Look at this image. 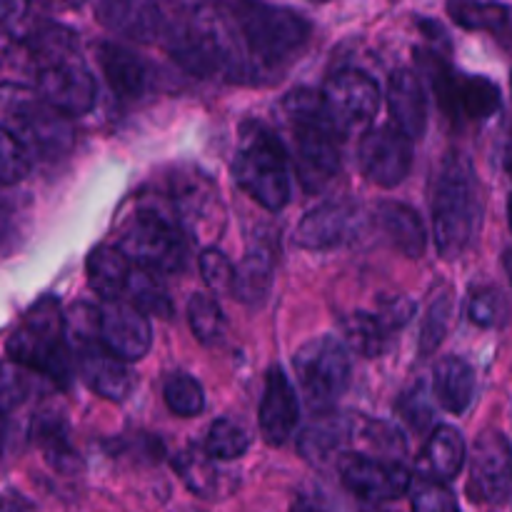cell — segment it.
I'll return each instance as SVG.
<instances>
[{"label": "cell", "instance_id": "1", "mask_svg": "<svg viewBox=\"0 0 512 512\" xmlns=\"http://www.w3.org/2000/svg\"><path fill=\"white\" fill-rule=\"evenodd\" d=\"M228 45V75L240 50L235 78L258 75L293 58L310 40L313 25L300 13L263 0H230L218 15Z\"/></svg>", "mask_w": 512, "mask_h": 512}, {"label": "cell", "instance_id": "2", "mask_svg": "<svg viewBox=\"0 0 512 512\" xmlns=\"http://www.w3.org/2000/svg\"><path fill=\"white\" fill-rule=\"evenodd\" d=\"M293 135V163L308 193H318L338 175L343 165V130L325 108L323 93L295 88L280 103Z\"/></svg>", "mask_w": 512, "mask_h": 512}, {"label": "cell", "instance_id": "3", "mask_svg": "<svg viewBox=\"0 0 512 512\" xmlns=\"http://www.w3.org/2000/svg\"><path fill=\"white\" fill-rule=\"evenodd\" d=\"M483 205L473 163L460 153L445 155L433 190V233L440 255L448 260L468 250Z\"/></svg>", "mask_w": 512, "mask_h": 512}, {"label": "cell", "instance_id": "4", "mask_svg": "<svg viewBox=\"0 0 512 512\" xmlns=\"http://www.w3.org/2000/svg\"><path fill=\"white\" fill-rule=\"evenodd\" d=\"M5 355L20 368L43 373L60 388L73 383L75 353L65 335V315L58 298H40L5 343Z\"/></svg>", "mask_w": 512, "mask_h": 512}, {"label": "cell", "instance_id": "5", "mask_svg": "<svg viewBox=\"0 0 512 512\" xmlns=\"http://www.w3.org/2000/svg\"><path fill=\"white\" fill-rule=\"evenodd\" d=\"M233 178L243 193L270 213H278L290 203V160L275 130L258 120L240 125Z\"/></svg>", "mask_w": 512, "mask_h": 512}, {"label": "cell", "instance_id": "6", "mask_svg": "<svg viewBox=\"0 0 512 512\" xmlns=\"http://www.w3.org/2000/svg\"><path fill=\"white\" fill-rule=\"evenodd\" d=\"M118 248L153 273H178L188 263V233L170 198H145L120 233Z\"/></svg>", "mask_w": 512, "mask_h": 512}, {"label": "cell", "instance_id": "7", "mask_svg": "<svg viewBox=\"0 0 512 512\" xmlns=\"http://www.w3.org/2000/svg\"><path fill=\"white\" fill-rule=\"evenodd\" d=\"M3 95V130L13 135L30 155L53 160L73 148L75 130L68 115L20 85L13 88L5 83Z\"/></svg>", "mask_w": 512, "mask_h": 512}, {"label": "cell", "instance_id": "8", "mask_svg": "<svg viewBox=\"0 0 512 512\" xmlns=\"http://www.w3.org/2000/svg\"><path fill=\"white\" fill-rule=\"evenodd\" d=\"M420 73L433 85L438 103L453 120H488L500 110V90L485 75H458L440 55L418 50Z\"/></svg>", "mask_w": 512, "mask_h": 512}, {"label": "cell", "instance_id": "9", "mask_svg": "<svg viewBox=\"0 0 512 512\" xmlns=\"http://www.w3.org/2000/svg\"><path fill=\"white\" fill-rule=\"evenodd\" d=\"M300 390L315 410H328L348 390L353 363L350 348L338 338H315L305 343L293 358Z\"/></svg>", "mask_w": 512, "mask_h": 512}, {"label": "cell", "instance_id": "10", "mask_svg": "<svg viewBox=\"0 0 512 512\" xmlns=\"http://www.w3.org/2000/svg\"><path fill=\"white\" fill-rule=\"evenodd\" d=\"M173 208L183 223L185 233L193 238H213L223 230L225 210L218 188L205 173L193 168L180 170L173 178Z\"/></svg>", "mask_w": 512, "mask_h": 512}, {"label": "cell", "instance_id": "11", "mask_svg": "<svg viewBox=\"0 0 512 512\" xmlns=\"http://www.w3.org/2000/svg\"><path fill=\"white\" fill-rule=\"evenodd\" d=\"M512 490V445L498 430L478 435L470 455L468 495L473 503L500 505Z\"/></svg>", "mask_w": 512, "mask_h": 512}, {"label": "cell", "instance_id": "12", "mask_svg": "<svg viewBox=\"0 0 512 512\" xmlns=\"http://www.w3.org/2000/svg\"><path fill=\"white\" fill-rule=\"evenodd\" d=\"M35 90L40 98L55 110L65 113L68 118H80V115L90 113L95 105V78L80 55H70V58L55 60V63L43 65L35 70Z\"/></svg>", "mask_w": 512, "mask_h": 512}, {"label": "cell", "instance_id": "13", "mask_svg": "<svg viewBox=\"0 0 512 512\" xmlns=\"http://www.w3.org/2000/svg\"><path fill=\"white\" fill-rule=\"evenodd\" d=\"M320 93H323L325 108L343 133L368 125L380 108L378 83L363 70H338L325 80Z\"/></svg>", "mask_w": 512, "mask_h": 512}, {"label": "cell", "instance_id": "14", "mask_svg": "<svg viewBox=\"0 0 512 512\" xmlns=\"http://www.w3.org/2000/svg\"><path fill=\"white\" fill-rule=\"evenodd\" d=\"M358 165L370 183L395 188L413 168V140L395 125L368 130L358 145Z\"/></svg>", "mask_w": 512, "mask_h": 512}, {"label": "cell", "instance_id": "15", "mask_svg": "<svg viewBox=\"0 0 512 512\" xmlns=\"http://www.w3.org/2000/svg\"><path fill=\"white\" fill-rule=\"evenodd\" d=\"M340 480L355 498L365 503H385L410 490V470L393 460L368 458V455H345L340 458Z\"/></svg>", "mask_w": 512, "mask_h": 512}, {"label": "cell", "instance_id": "16", "mask_svg": "<svg viewBox=\"0 0 512 512\" xmlns=\"http://www.w3.org/2000/svg\"><path fill=\"white\" fill-rule=\"evenodd\" d=\"M100 340L125 363L145 358L153 345L148 315L130 300H105L100 305Z\"/></svg>", "mask_w": 512, "mask_h": 512}, {"label": "cell", "instance_id": "17", "mask_svg": "<svg viewBox=\"0 0 512 512\" xmlns=\"http://www.w3.org/2000/svg\"><path fill=\"white\" fill-rule=\"evenodd\" d=\"M75 365L83 375L85 385L95 395L113 403H123L133 390V375L125 368V360H120L113 350L105 348L103 340H90V343L73 348Z\"/></svg>", "mask_w": 512, "mask_h": 512}, {"label": "cell", "instance_id": "18", "mask_svg": "<svg viewBox=\"0 0 512 512\" xmlns=\"http://www.w3.org/2000/svg\"><path fill=\"white\" fill-rule=\"evenodd\" d=\"M300 420L298 395L283 368L273 365L265 373L263 398L258 405V423L270 445H283L295 433Z\"/></svg>", "mask_w": 512, "mask_h": 512}, {"label": "cell", "instance_id": "19", "mask_svg": "<svg viewBox=\"0 0 512 512\" xmlns=\"http://www.w3.org/2000/svg\"><path fill=\"white\" fill-rule=\"evenodd\" d=\"M360 223L358 205L350 200H330L318 205L300 220L295 243L305 250H328L345 243Z\"/></svg>", "mask_w": 512, "mask_h": 512}, {"label": "cell", "instance_id": "20", "mask_svg": "<svg viewBox=\"0 0 512 512\" xmlns=\"http://www.w3.org/2000/svg\"><path fill=\"white\" fill-rule=\"evenodd\" d=\"M95 18L110 33L135 43H153L165 30L163 10L155 0H100Z\"/></svg>", "mask_w": 512, "mask_h": 512}, {"label": "cell", "instance_id": "21", "mask_svg": "<svg viewBox=\"0 0 512 512\" xmlns=\"http://www.w3.org/2000/svg\"><path fill=\"white\" fill-rule=\"evenodd\" d=\"M388 110L393 125L410 140L423 138L428 128V95L423 78L408 68H400L388 80Z\"/></svg>", "mask_w": 512, "mask_h": 512}, {"label": "cell", "instance_id": "22", "mask_svg": "<svg viewBox=\"0 0 512 512\" xmlns=\"http://www.w3.org/2000/svg\"><path fill=\"white\" fill-rule=\"evenodd\" d=\"M100 68H103L105 80L113 88V93L123 100H138L143 98L148 90L150 73L148 65L133 53V50L123 48L118 43H103L98 48Z\"/></svg>", "mask_w": 512, "mask_h": 512}, {"label": "cell", "instance_id": "23", "mask_svg": "<svg viewBox=\"0 0 512 512\" xmlns=\"http://www.w3.org/2000/svg\"><path fill=\"white\" fill-rule=\"evenodd\" d=\"M85 273H88V285L95 295H100L103 300H120V295L128 293L133 265L120 248L98 245L95 250H90Z\"/></svg>", "mask_w": 512, "mask_h": 512}, {"label": "cell", "instance_id": "24", "mask_svg": "<svg viewBox=\"0 0 512 512\" xmlns=\"http://www.w3.org/2000/svg\"><path fill=\"white\" fill-rule=\"evenodd\" d=\"M350 435H353V423L345 415L325 410L305 425L298 438V450L310 463H325L335 453H340Z\"/></svg>", "mask_w": 512, "mask_h": 512}, {"label": "cell", "instance_id": "25", "mask_svg": "<svg viewBox=\"0 0 512 512\" xmlns=\"http://www.w3.org/2000/svg\"><path fill=\"white\" fill-rule=\"evenodd\" d=\"M378 213V223L383 228L385 238L393 243L395 250L405 255V258H420L425 253V225L420 215L415 213L410 205L395 203V200H383L375 208Z\"/></svg>", "mask_w": 512, "mask_h": 512}, {"label": "cell", "instance_id": "26", "mask_svg": "<svg viewBox=\"0 0 512 512\" xmlns=\"http://www.w3.org/2000/svg\"><path fill=\"white\" fill-rule=\"evenodd\" d=\"M433 390L440 408L463 415L475 398V370L463 358H443L433 370Z\"/></svg>", "mask_w": 512, "mask_h": 512}, {"label": "cell", "instance_id": "27", "mask_svg": "<svg viewBox=\"0 0 512 512\" xmlns=\"http://www.w3.org/2000/svg\"><path fill=\"white\" fill-rule=\"evenodd\" d=\"M33 443L40 448L45 463L58 470V473L75 475L83 470V458H80L78 450L70 443L68 428H65V423L60 418L43 415V418L35 420Z\"/></svg>", "mask_w": 512, "mask_h": 512}, {"label": "cell", "instance_id": "28", "mask_svg": "<svg viewBox=\"0 0 512 512\" xmlns=\"http://www.w3.org/2000/svg\"><path fill=\"white\" fill-rule=\"evenodd\" d=\"M465 463V440L450 425H440L435 433L430 435L428 448L423 453V468L430 475V480H453L460 473Z\"/></svg>", "mask_w": 512, "mask_h": 512}, {"label": "cell", "instance_id": "29", "mask_svg": "<svg viewBox=\"0 0 512 512\" xmlns=\"http://www.w3.org/2000/svg\"><path fill=\"white\" fill-rule=\"evenodd\" d=\"M273 273H275V253L273 250H250L243 258L240 268L235 270L233 295L240 303L258 305L268 298L270 288H273Z\"/></svg>", "mask_w": 512, "mask_h": 512}, {"label": "cell", "instance_id": "30", "mask_svg": "<svg viewBox=\"0 0 512 512\" xmlns=\"http://www.w3.org/2000/svg\"><path fill=\"white\" fill-rule=\"evenodd\" d=\"M448 15L460 28L490 30V33L508 28L512 18L508 5L493 0H448Z\"/></svg>", "mask_w": 512, "mask_h": 512}, {"label": "cell", "instance_id": "31", "mask_svg": "<svg viewBox=\"0 0 512 512\" xmlns=\"http://www.w3.org/2000/svg\"><path fill=\"white\" fill-rule=\"evenodd\" d=\"M175 473L183 478V483L188 485V490H193L195 495H203L210 498L218 490V470H215V458H210L208 450L198 448V445H188L185 450H180L173 458Z\"/></svg>", "mask_w": 512, "mask_h": 512}, {"label": "cell", "instance_id": "32", "mask_svg": "<svg viewBox=\"0 0 512 512\" xmlns=\"http://www.w3.org/2000/svg\"><path fill=\"white\" fill-rule=\"evenodd\" d=\"M345 345L360 353L363 358H375L385 350L390 330L380 323L378 315L355 313L343 323Z\"/></svg>", "mask_w": 512, "mask_h": 512}, {"label": "cell", "instance_id": "33", "mask_svg": "<svg viewBox=\"0 0 512 512\" xmlns=\"http://www.w3.org/2000/svg\"><path fill=\"white\" fill-rule=\"evenodd\" d=\"M455 315V300H453V290H443L440 295H435L433 303L428 305L423 318V328H420V343H418V353L423 358H430L435 350L440 348V343L448 335L450 323H453Z\"/></svg>", "mask_w": 512, "mask_h": 512}, {"label": "cell", "instance_id": "34", "mask_svg": "<svg viewBox=\"0 0 512 512\" xmlns=\"http://www.w3.org/2000/svg\"><path fill=\"white\" fill-rule=\"evenodd\" d=\"M153 270H133L128 283V295L130 303L145 315H158V318H170L173 315V305H170L168 293L163 290V285L153 278Z\"/></svg>", "mask_w": 512, "mask_h": 512}, {"label": "cell", "instance_id": "35", "mask_svg": "<svg viewBox=\"0 0 512 512\" xmlns=\"http://www.w3.org/2000/svg\"><path fill=\"white\" fill-rule=\"evenodd\" d=\"M188 323L195 338L203 345H213L223 338L225 315L215 298L205 293H195L188 303Z\"/></svg>", "mask_w": 512, "mask_h": 512}, {"label": "cell", "instance_id": "36", "mask_svg": "<svg viewBox=\"0 0 512 512\" xmlns=\"http://www.w3.org/2000/svg\"><path fill=\"white\" fill-rule=\"evenodd\" d=\"M203 448L215 460H235L240 455H245V450L250 448V435L235 420L220 418L210 425Z\"/></svg>", "mask_w": 512, "mask_h": 512}, {"label": "cell", "instance_id": "37", "mask_svg": "<svg viewBox=\"0 0 512 512\" xmlns=\"http://www.w3.org/2000/svg\"><path fill=\"white\" fill-rule=\"evenodd\" d=\"M165 405L180 418H195L205 410V393L203 385L188 373H175L165 380L163 385Z\"/></svg>", "mask_w": 512, "mask_h": 512}, {"label": "cell", "instance_id": "38", "mask_svg": "<svg viewBox=\"0 0 512 512\" xmlns=\"http://www.w3.org/2000/svg\"><path fill=\"white\" fill-rule=\"evenodd\" d=\"M33 168V155L18 143L10 133L0 135V178L5 185H15L23 178H28Z\"/></svg>", "mask_w": 512, "mask_h": 512}, {"label": "cell", "instance_id": "39", "mask_svg": "<svg viewBox=\"0 0 512 512\" xmlns=\"http://www.w3.org/2000/svg\"><path fill=\"white\" fill-rule=\"evenodd\" d=\"M200 275H203L205 285L215 293H233L235 283V268L228 260V255L218 248H205L198 258Z\"/></svg>", "mask_w": 512, "mask_h": 512}, {"label": "cell", "instance_id": "40", "mask_svg": "<svg viewBox=\"0 0 512 512\" xmlns=\"http://www.w3.org/2000/svg\"><path fill=\"white\" fill-rule=\"evenodd\" d=\"M413 512H460V508L443 483L423 478L413 488Z\"/></svg>", "mask_w": 512, "mask_h": 512}, {"label": "cell", "instance_id": "41", "mask_svg": "<svg viewBox=\"0 0 512 512\" xmlns=\"http://www.w3.org/2000/svg\"><path fill=\"white\" fill-rule=\"evenodd\" d=\"M470 320L480 328H495L505 320V300L498 290L493 288H485L480 293L473 295L470 300V308H468Z\"/></svg>", "mask_w": 512, "mask_h": 512}, {"label": "cell", "instance_id": "42", "mask_svg": "<svg viewBox=\"0 0 512 512\" xmlns=\"http://www.w3.org/2000/svg\"><path fill=\"white\" fill-rule=\"evenodd\" d=\"M398 408L400 413H403V418L408 420L415 430H425L430 425V420H433V405H430L425 385H415L410 393H405L403 398H400Z\"/></svg>", "mask_w": 512, "mask_h": 512}, {"label": "cell", "instance_id": "43", "mask_svg": "<svg viewBox=\"0 0 512 512\" xmlns=\"http://www.w3.org/2000/svg\"><path fill=\"white\" fill-rule=\"evenodd\" d=\"M375 315H378L380 323L393 333V330L403 328V325H408L410 320H413L415 303L410 298H403V295H395V298L380 300L378 313Z\"/></svg>", "mask_w": 512, "mask_h": 512}, {"label": "cell", "instance_id": "44", "mask_svg": "<svg viewBox=\"0 0 512 512\" xmlns=\"http://www.w3.org/2000/svg\"><path fill=\"white\" fill-rule=\"evenodd\" d=\"M33 0H0V20L8 38H18L28 20V10Z\"/></svg>", "mask_w": 512, "mask_h": 512}, {"label": "cell", "instance_id": "45", "mask_svg": "<svg viewBox=\"0 0 512 512\" xmlns=\"http://www.w3.org/2000/svg\"><path fill=\"white\" fill-rule=\"evenodd\" d=\"M25 390H28V383H25L23 373H20V365L15 368V363L8 360L3 373V413H10L15 405L23 403Z\"/></svg>", "mask_w": 512, "mask_h": 512}, {"label": "cell", "instance_id": "46", "mask_svg": "<svg viewBox=\"0 0 512 512\" xmlns=\"http://www.w3.org/2000/svg\"><path fill=\"white\" fill-rule=\"evenodd\" d=\"M3 512H35V508L33 503H28V500L23 498V495L8 493L3 500Z\"/></svg>", "mask_w": 512, "mask_h": 512}, {"label": "cell", "instance_id": "47", "mask_svg": "<svg viewBox=\"0 0 512 512\" xmlns=\"http://www.w3.org/2000/svg\"><path fill=\"white\" fill-rule=\"evenodd\" d=\"M33 3H40L48 10H78L83 8L88 0H33Z\"/></svg>", "mask_w": 512, "mask_h": 512}, {"label": "cell", "instance_id": "48", "mask_svg": "<svg viewBox=\"0 0 512 512\" xmlns=\"http://www.w3.org/2000/svg\"><path fill=\"white\" fill-rule=\"evenodd\" d=\"M293 512H325V510L318 508V505H315V503H310V500H298V503H295Z\"/></svg>", "mask_w": 512, "mask_h": 512}, {"label": "cell", "instance_id": "49", "mask_svg": "<svg viewBox=\"0 0 512 512\" xmlns=\"http://www.w3.org/2000/svg\"><path fill=\"white\" fill-rule=\"evenodd\" d=\"M503 268H505V273H508V278H510V283H512V248L505 250V255H503Z\"/></svg>", "mask_w": 512, "mask_h": 512}, {"label": "cell", "instance_id": "50", "mask_svg": "<svg viewBox=\"0 0 512 512\" xmlns=\"http://www.w3.org/2000/svg\"><path fill=\"white\" fill-rule=\"evenodd\" d=\"M508 223H510V230H512V195H510V200H508Z\"/></svg>", "mask_w": 512, "mask_h": 512}, {"label": "cell", "instance_id": "51", "mask_svg": "<svg viewBox=\"0 0 512 512\" xmlns=\"http://www.w3.org/2000/svg\"><path fill=\"white\" fill-rule=\"evenodd\" d=\"M508 173L512 175V145L508 148Z\"/></svg>", "mask_w": 512, "mask_h": 512}, {"label": "cell", "instance_id": "52", "mask_svg": "<svg viewBox=\"0 0 512 512\" xmlns=\"http://www.w3.org/2000/svg\"><path fill=\"white\" fill-rule=\"evenodd\" d=\"M308 3H330V0H308Z\"/></svg>", "mask_w": 512, "mask_h": 512}]
</instances>
